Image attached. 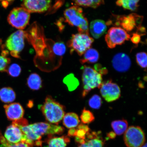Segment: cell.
I'll return each instance as SVG.
<instances>
[{
	"label": "cell",
	"instance_id": "1",
	"mask_svg": "<svg viewBox=\"0 0 147 147\" xmlns=\"http://www.w3.org/2000/svg\"><path fill=\"white\" fill-rule=\"evenodd\" d=\"M19 127L25 136V143L31 146L34 143L38 146L41 145L40 140L44 135H60L64 131L61 126L45 122L28 124Z\"/></svg>",
	"mask_w": 147,
	"mask_h": 147
},
{
	"label": "cell",
	"instance_id": "2",
	"mask_svg": "<svg viewBox=\"0 0 147 147\" xmlns=\"http://www.w3.org/2000/svg\"><path fill=\"white\" fill-rule=\"evenodd\" d=\"M66 22L69 25L77 27L79 33L89 35V24L83 11L78 5L66 9L64 13Z\"/></svg>",
	"mask_w": 147,
	"mask_h": 147
},
{
	"label": "cell",
	"instance_id": "3",
	"mask_svg": "<svg viewBox=\"0 0 147 147\" xmlns=\"http://www.w3.org/2000/svg\"><path fill=\"white\" fill-rule=\"evenodd\" d=\"M41 109L46 119L52 124H58L65 115L64 107L49 95L47 97Z\"/></svg>",
	"mask_w": 147,
	"mask_h": 147
},
{
	"label": "cell",
	"instance_id": "4",
	"mask_svg": "<svg viewBox=\"0 0 147 147\" xmlns=\"http://www.w3.org/2000/svg\"><path fill=\"white\" fill-rule=\"evenodd\" d=\"M82 80L83 84L82 96H86L92 90L100 88L102 83V75L89 66L82 67Z\"/></svg>",
	"mask_w": 147,
	"mask_h": 147
},
{
	"label": "cell",
	"instance_id": "5",
	"mask_svg": "<svg viewBox=\"0 0 147 147\" xmlns=\"http://www.w3.org/2000/svg\"><path fill=\"white\" fill-rule=\"evenodd\" d=\"M94 41L93 38L89 35L79 33L73 35L68 44L71 52L76 51L79 56H82L90 48Z\"/></svg>",
	"mask_w": 147,
	"mask_h": 147
},
{
	"label": "cell",
	"instance_id": "6",
	"mask_svg": "<svg viewBox=\"0 0 147 147\" xmlns=\"http://www.w3.org/2000/svg\"><path fill=\"white\" fill-rule=\"evenodd\" d=\"M30 13L23 7L14 8L9 13L7 20L13 27L22 30L29 24Z\"/></svg>",
	"mask_w": 147,
	"mask_h": 147
},
{
	"label": "cell",
	"instance_id": "7",
	"mask_svg": "<svg viewBox=\"0 0 147 147\" xmlns=\"http://www.w3.org/2000/svg\"><path fill=\"white\" fill-rule=\"evenodd\" d=\"M26 34L24 31L18 30L11 34L6 40L5 47L14 57L20 58V53L24 47Z\"/></svg>",
	"mask_w": 147,
	"mask_h": 147
},
{
	"label": "cell",
	"instance_id": "8",
	"mask_svg": "<svg viewBox=\"0 0 147 147\" xmlns=\"http://www.w3.org/2000/svg\"><path fill=\"white\" fill-rule=\"evenodd\" d=\"M124 140L127 147H142L146 141V138L140 127L132 126L125 132Z\"/></svg>",
	"mask_w": 147,
	"mask_h": 147
},
{
	"label": "cell",
	"instance_id": "9",
	"mask_svg": "<svg viewBox=\"0 0 147 147\" xmlns=\"http://www.w3.org/2000/svg\"><path fill=\"white\" fill-rule=\"evenodd\" d=\"M130 36L124 29L120 27H113L108 31L105 36L107 45L110 49L114 48L130 39Z\"/></svg>",
	"mask_w": 147,
	"mask_h": 147
},
{
	"label": "cell",
	"instance_id": "10",
	"mask_svg": "<svg viewBox=\"0 0 147 147\" xmlns=\"http://www.w3.org/2000/svg\"><path fill=\"white\" fill-rule=\"evenodd\" d=\"M115 24L120 26L123 29L127 32H131L135 27L141 26L143 20V17L136 14L132 13L129 15L117 16Z\"/></svg>",
	"mask_w": 147,
	"mask_h": 147
},
{
	"label": "cell",
	"instance_id": "11",
	"mask_svg": "<svg viewBox=\"0 0 147 147\" xmlns=\"http://www.w3.org/2000/svg\"><path fill=\"white\" fill-rule=\"evenodd\" d=\"M100 89L101 95L108 102L116 100L121 96L120 88L111 80L102 82Z\"/></svg>",
	"mask_w": 147,
	"mask_h": 147
},
{
	"label": "cell",
	"instance_id": "12",
	"mask_svg": "<svg viewBox=\"0 0 147 147\" xmlns=\"http://www.w3.org/2000/svg\"><path fill=\"white\" fill-rule=\"evenodd\" d=\"M51 0H23L22 7L30 13L45 12L50 8Z\"/></svg>",
	"mask_w": 147,
	"mask_h": 147
},
{
	"label": "cell",
	"instance_id": "13",
	"mask_svg": "<svg viewBox=\"0 0 147 147\" xmlns=\"http://www.w3.org/2000/svg\"><path fill=\"white\" fill-rule=\"evenodd\" d=\"M4 136L5 139L11 143H25V136L23 132L19 127L13 123L7 128Z\"/></svg>",
	"mask_w": 147,
	"mask_h": 147
},
{
	"label": "cell",
	"instance_id": "14",
	"mask_svg": "<svg viewBox=\"0 0 147 147\" xmlns=\"http://www.w3.org/2000/svg\"><path fill=\"white\" fill-rule=\"evenodd\" d=\"M112 64L116 71L119 72H125L131 67V61L127 55L119 53L114 56Z\"/></svg>",
	"mask_w": 147,
	"mask_h": 147
},
{
	"label": "cell",
	"instance_id": "15",
	"mask_svg": "<svg viewBox=\"0 0 147 147\" xmlns=\"http://www.w3.org/2000/svg\"><path fill=\"white\" fill-rule=\"evenodd\" d=\"M7 118L14 122L23 118L24 110L18 103H12L4 106Z\"/></svg>",
	"mask_w": 147,
	"mask_h": 147
},
{
	"label": "cell",
	"instance_id": "16",
	"mask_svg": "<svg viewBox=\"0 0 147 147\" xmlns=\"http://www.w3.org/2000/svg\"><path fill=\"white\" fill-rule=\"evenodd\" d=\"M107 25L102 20H96L92 21L90 25V30L93 38L97 39L105 34L107 29Z\"/></svg>",
	"mask_w": 147,
	"mask_h": 147
},
{
	"label": "cell",
	"instance_id": "17",
	"mask_svg": "<svg viewBox=\"0 0 147 147\" xmlns=\"http://www.w3.org/2000/svg\"><path fill=\"white\" fill-rule=\"evenodd\" d=\"M99 57L98 51L94 49L90 48L84 53L83 57L80 61L82 64L85 63H94L98 61Z\"/></svg>",
	"mask_w": 147,
	"mask_h": 147
},
{
	"label": "cell",
	"instance_id": "18",
	"mask_svg": "<svg viewBox=\"0 0 147 147\" xmlns=\"http://www.w3.org/2000/svg\"><path fill=\"white\" fill-rule=\"evenodd\" d=\"M63 119V124L67 128L71 129L77 127L80 122L78 115L73 113L66 114Z\"/></svg>",
	"mask_w": 147,
	"mask_h": 147
},
{
	"label": "cell",
	"instance_id": "19",
	"mask_svg": "<svg viewBox=\"0 0 147 147\" xmlns=\"http://www.w3.org/2000/svg\"><path fill=\"white\" fill-rule=\"evenodd\" d=\"M16 98V94L13 89L5 87L0 90V100L5 103L13 102Z\"/></svg>",
	"mask_w": 147,
	"mask_h": 147
},
{
	"label": "cell",
	"instance_id": "20",
	"mask_svg": "<svg viewBox=\"0 0 147 147\" xmlns=\"http://www.w3.org/2000/svg\"><path fill=\"white\" fill-rule=\"evenodd\" d=\"M27 83L29 88L33 90H37L42 87L41 78L36 73H32L29 75L27 79Z\"/></svg>",
	"mask_w": 147,
	"mask_h": 147
},
{
	"label": "cell",
	"instance_id": "21",
	"mask_svg": "<svg viewBox=\"0 0 147 147\" xmlns=\"http://www.w3.org/2000/svg\"><path fill=\"white\" fill-rule=\"evenodd\" d=\"M111 126L115 134L119 136L122 135L127 130L128 124L127 121L122 119L113 121Z\"/></svg>",
	"mask_w": 147,
	"mask_h": 147
},
{
	"label": "cell",
	"instance_id": "22",
	"mask_svg": "<svg viewBox=\"0 0 147 147\" xmlns=\"http://www.w3.org/2000/svg\"><path fill=\"white\" fill-rule=\"evenodd\" d=\"M78 6L96 8L103 4L104 0H71Z\"/></svg>",
	"mask_w": 147,
	"mask_h": 147
},
{
	"label": "cell",
	"instance_id": "23",
	"mask_svg": "<svg viewBox=\"0 0 147 147\" xmlns=\"http://www.w3.org/2000/svg\"><path fill=\"white\" fill-rule=\"evenodd\" d=\"M139 0H117L116 4L126 10L135 11L139 6Z\"/></svg>",
	"mask_w": 147,
	"mask_h": 147
},
{
	"label": "cell",
	"instance_id": "24",
	"mask_svg": "<svg viewBox=\"0 0 147 147\" xmlns=\"http://www.w3.org/2000/svg\"><path fill=\"white\" fill-rule=\"evenodd\" d=\"M70 141L67 136L53 138L48 141L49 147H66Z\"/></svg>",
	"mask_w": 147,
	"mask_h": 147
},
{
	"label": "cell",
	"instance_id": "25",
	"mask_svg": "<svg viewBox=\"0 0 147 147\" xmlns=\"http://www.w3.org/2000/svg\"><path fill=\"white\" fill-rule=\"evenodd\" d=\"M63 82L67 85L70 91H72L76 89L79 85L78 81L73 74H70L65 77Z\"/></svg>",
	"mask_w": 147,
	"mask_h": 147
},
{
	"label": "cell",
	"instance_id": "26",
	"mask_svg": "<svg viewBox=\"0 0 147 147\" xmlns=\"http://www.w3.org/2000/svg\"><path fill=\"white\" fill-rule=\"evenodd\" d=\"M80 118L82 124H90L95 119L93 113L90 110L86 109L85 108L82 110Z\"/></svg>",
	"mask_w": 147,
	"mask_h": 147
},
{
	"label": "cell",
	"instance_id": "27",
	"mask_svg": "<svg viewBox=\"0 0 147 147\" xmlns=\"http://www.w3.org/2000/svg\"><path fill=\"white\" fill-rule=\"evenodd\" d=\"M1 147H31L30 145L25 142H20L16 144L9 143L0 133Z\"/></svg>",
	"mask_w": 147,
	"mask_h": 147
},
{
	"label": "cell",
	"instance_id": "28",
	"mask_svg": "<svg viewBox=\"0 0 147 147\" xmlns=\"http://www.w3.org/2000/svg\"><path fill=\"white\" fill-rule=\"evenodd\" d=\"M66 49L65 45L61 42L55 43L53 47V53L55 56L59 57L63 56L65 53Z\"/></svg>",
	"mask_w": 147,
	"mask_h": 147
},
{
	"label": "cell",
	"instance_id": "29",
	"mask_svg": "<svg viewBox=\"0 0 147 147\" xmlns=\"http://www.w3.org/2000/svg\"><path fill=\"white\" fill-rule=\"evenodd\" d=\"M102 104V98L97 95H94L92 96L89 101L90 107L93 109H100Z\"/></svg>",
	"mask_w": 147,
	"mask_h": 147
},
{
	"label": "cell",
	"instance_id": "30",
	"mask_svg": "<svg viewBox=\"0 0 147 147\" xmlns=\"http://www.w3.org/2000/svg\"><path fill=\"white\" fill-rule=\"evenodd\" d=\"M147 58L146 53L144 52L138 53L136 55V60L137 64L143 69L146 68Z\"/></svg>",
	"mask_w": 147,
	"mask_h": 147
},
{
	"label": "cell",
	"instance_id": "31",
	"mask_svg": "<svg viewBox=\"0 0 147 147\" xmlns=\"http://www.w3.org/2000/svg\"><path fill=\"white\" fill-rule=\"evenodd\" d=\"M21 71L20 66L16 64H13L7 68L6 72L9 75L13 77H17L19 76Z\"/></svg>",
	"mask_w": 147,
	"mask_h": 147
},
{
	"label": "cell",
	"instance_id": "32",
	"mask_svg": "<svg viewBox=\"0 0 147 147\" xmlns=\"http://www.w3.org/2000/svg\"><path fill=\"white\" fill-rule=\"evenodd\" d=\"M10 62V58L4 56H0V71H7Z\"/></svg>",
	"mask_w": 147,
	"mask_h": 147
},
{
	"label": "cell",
	"instance_id": "33",
	"mask_svg": "<svg viewBox=\"0 0 147 147\" xmlns=\"http://www.w3.org/2000/svg\"><path fill=\"white\" fill-rule=\"evenodd\" d=\"M89 147H103L104 143L99 139L89 140L86 142Z\"/></svg>",
	"mask_w": 147,
	"mask_h": 147
},
{
	"label": "cell",
	"instance_id": "34",
	"mask_svg": "<svg viewBox=\"0 0 147 147\" xmlns=\"http://www.w3.org/2000/svg\"><path fill=\"white\" fill-rule=\"evenodd\" d=\"M87 133V132L84 129H76L75 137H77L80 138L85 140L86 135Z\"/></svg>",
	"mask_w": 147,
	"mask_h": 147
},
{
	"label": "cell",
	"instance_id": "35",
	"mask_svg": "<svg viewBox=\"0 0 147 147\" xmlns=\"http://www.w3.org/2000/svg\"><path fill=\"white\" fill-rule=\"evenodd\" d=\"M131 40L134 44H135V45H138L140 41L141 36L140 35L138 34L137 33H134L133 36L131 38Z\"/></svg>",
	"mask_w": 147,
	"mask_h": 147
},
{
	"label": "cell",
	"instance_id": "36",
	"mask_svg": "<svg viewBox=\"0 0 147 147\" xmlns=\"http://www.w3.org/2000/svg\"><path fill=\"white\" fill-rule=\"evenodd\" d=\"M94 69L102 75L106 74L108 72L107 69L105 68H104L102 67L101 65L99 64H97L95 65Z\"/></svg>",
	"mask_w": 147,
	"mask_h": 147
},
{
	"label": "cell",
	"instance_id": "37",
	"mask_svg": "<svg viewBox=\"0 0 147 147\" xmlns=\"http://www.w3.org/2000/svg\"><path fill=\"white\" fill-rule=\"evenodd\" d=\"M78 129H84L86 131L87 133H88L90 131V129L89 127L87 125L83 124H81L78 125Z\"/></svg>",
	"mask_w": 147,
	"mask_h": 147
},
{
	"label": "cell",
	"instance_id": "38",
	"mask_svg": "<svg viewBox=\"0 0 147 147\" xmlns=\"http://www.w3.org/2000/svg\"><path fill=\"white\" fill-rule=\"evenodd\" d=\"M76 129L75 128L70 129L68 132V136L70 137H75Z\"/></svg>",
	"mask_w": 147,
	"mask_h": 147
},
{
	"label": "cell",
	"instance_id": "39",
	"mask_svg": "<svg viewBox=\"0 0 147 147\" xmlns=\"http://www.w3.org/2000/svg\"><path fill=\"white\" fill-rule=\"evenodd\" d=\"M85 140L80 138L75 137V141L77 143H78L79 144H82L86 143Z\"/></svg>",
	"mask_w": 147,
	"mask_h": 147
},
{
	"label": "cell",
	"instance_id": "40",
	"mask_svg": "<svg viewBox=\"0 0 147 147\" xmlns=\"http://www.w3.org/2000/svg\"><path fill=\"white\" fill-rule=\"evenodd\" d=\"M107 137L111 139H114L116 136V134L115 132L111 131L109 132L107 134Z\"/></svg>",
	"mask_w": 147,
	"mask_h": 147
},
{
	"label": "cell",
	"instance_id": "41",
	"mask_svg": "<svg viewBox=\"0 0 147 147\" xmlns=\"http://www.w3.org/2000/svg\"><path fill=\"white\" fill-rule=\"evenodd\" d=\"M78 147H89L88 146L87 143L86 142L85 143H84V144H80L78 146Z\"/></svg>",
	"mask_w": 147,
	"mask_h": 147
},
{
	"label": "cell",
	"instance_id": "42",
	"mask_svg": "<svg viewBox=\"0 0 147 147\" xmlns=\"http://www.w3.org/2000/svg\"><path fill=\"white\" fill-rule=\"evenodd\" d=\"M142 147H147V144L146 143V144H144L143 145V146H142Z\"/></svg>",
	"mask_w": 147,
	"mask_h": 147
}]
</instances>
